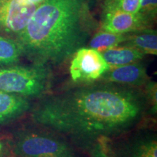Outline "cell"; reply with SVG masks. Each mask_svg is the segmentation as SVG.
<instances>
[{
  "label": "cell",
  "instance_id": "6da1fadb",
  "mask_svg": "<svg viewBox=\"0 0 157 157\" xmlns=\"http://www.w3.org/2000/svg\"><path fill=\"white\" fill-rule=\"evenodd\" d=\"M149 111L142 88L100 80L41 98L31 118L88 151L99 137L113 140L132 131Z\"/></svg>",
  "mask_w": 157,
  "mask_h": 157
},
{
  "label": "cell",
  "instance_id": "7a4b0ae2",
  "mask_svg": "<svg viewBox=\"0 0 157 157\" xmlns=\"http://www.w3.org/2000/svg\"><path fill=\"white\" fill-rule=\"evenodd\" d=\"M97 28L90 0H44L15 39L31 63L52 68L71 59Z\"/></svg>",
  "mask_w": 157,
  "mask_h": 157
},
{
  "label": "cell",
  "instance_id": "3957f363",
  "mask_svg": "<svg viewBox=\"0 0 157 157\" xmlns=\"http://www.w3.org/2000/svg\"><path fill=\"white\" fill-rule=\"evenodd\" d=\"M52 68L18 63L0 67V91L32 98L44 97L52 86Z\"/></svg>",
  "mask_w": 157,
  "mask_h": 157
},
{
  "label": "cell",
  "instance_id": "277c9868",
  "mask_svg": "<svg viewBox=\"0 0 157 157\" xmlns=\"http://www.w3.org/2000/svg\"><path fill=\"white\" fill-rule=\"evenodd\" d=\"M11 147L17 157H76L69 143L42 131L25 129L15 132Z\"/></svg>",
  "mask_w": 157,
  "mask_h": 157
},
{
  "label": "cell",
  "instance_id": "5b68a950",
  "mask_svg": "<svg viewBox=\"0 0 157 157\" xmlns=\"http://www.w3.org/2000/svg\"><path fill=\"white\" fill-rule=\"evenodd\" d=\"M110 68L101 52L84 47L71 59L69 73L73 82L88 84L101 80Z\"/></svg>",
  "mask_w": 157,
  "mask_h": 157
},
{
  "label": "cell",
  "instance_id": "8992f818",
  "mask_svg": "<svg viewBox=\"0 0 157 157\" xmlns=\"http://www.w3.org/2000/svg\"><path fill=\"white\" fill-rule=\"evenodd\" d=\"M114 157H157V136L154 130L140 129L111 140Z\"/></svg>",
  "mask_w": 157,
  "mask_h": 157
},
{
  "label": "cell",
  "instance_id": "52a82bcc",
  "mask_svg": "<svg viewBox=\"0 0 157 157\" xmlns=\"http://www.w3.org/2000/svg\"><path fill=\"white\" fill-rule=\"evenodd\" d=\"M36 7L28 0H0V35L16 38Z\"/></svg>",
  "mask_w": 157,
  "mask_h": 157
},
{
  "label": "cell",
  "instance_id": "ba28073f",
  "mask_svg": "<svg viewBox=\"0 0 157 157\" xmlns=\"http://www.w3.org/2000/svg\"><path fill=\"white\" fill-rule=\"evenodd\" d=\"M154 22V20L139 12L128 13L119 11H103L98 30L126 34L153 29Z\"/></svg>",
  "mask_w": 157,
  "mask_h": 157
},
{
  "label": "cell",
  "instance_id": "9c48e42d",
  "mask_svg": "<svg viewBox=\"0 0 157 157\" xmlns=\"http://www.w3.org/2000/svg\"><path fill=\"white\" fill-rule=\"evenodd\" d=\"M101 80L141 88L148 82L149 77L146 66L139 61L124 66L111 67Z\"/></svg>",
  "mask_w": 157,
  "mask_h": 157
},
{
  "label": "cell",
  "instance_id": "30bf717a",
  "mask_svg": "<svg viewBox=\"0 0 157 157\" xmlns=\"http://www.w3.org/2000/svg\"><path fill=\"white\" fill-rule=\"evenodd\" d=\"M31 109L29 98L0 91V125L17 120Z\"/></svg>",
  "mask_w": 157,
  "mask_h": 157
},
{
  "label": "cell",
  "instance_id": "8fae6325",
  "mask_svg": "<svg viewBox=\"0 0 157 157\" xmlns=\"http://www.w3.org/2000/svg\"><path fill=\"white\" fill-rule=\"evenodd\" d=\"M110 67L124 66L141 61L145 55L132 47L119 45L100 52Z\"/></svg>",
  "mask_w": 157,
  "mask_h": 157
},
{
  "label": "cell",
  "instance_id": "7c38bea8",
  "mask_svg": "<svg viewBox=\"0 0 157 157\" xmlns=\"http://www.w3.org/2000/svg\"><path fill=\"white\" fill-rule=\"evenodd\" d=\"M120 45L134 48L142 53L156 56L157 33L154 29H148L126 34L125 40Z\"/></svg>",
  "mask_w": 157,
  "mask_h": 157
},
{
  "label": "cell",
  "instance_id": "4fadbf2b",
  "mask_svg": "<svg viewBox=\"0 0 157 157\" xmlns=\"http://www.w3.org/2000/svg\"><path fill=\"white\" fill-rule=\"evenodd\" d=\"M23 57L22 49L16 39L0 35V67L18 63Z\"/></svg>",
  "mask_w": 157,
  "mask_h": 157
},
{
  "label": "cell",
  "instance_id": "5bb4252c",
  "mask_svg": "<svg viewBox=\"0 0 157 157\" xmlns=\"http://www.w3.org/2000/svg\"><path fill=\"white\" fill-rule=\"evenodd\" d=\"M126 34H115L103 30H98L93 34L88 42V48L98 52L119 46L124 42Z\"/></svg>",
  "mask_w": 157,
  "mask_h": 157
},
{
  "label": "cell",
  "instance_id": "9a60e30c",
  "mask_svg": "<svg viewBox=\"0 0 157 157\" xmlns=\"http://www.w3.org/2000/svg\"><path fill=\"white\" fill-rule=\"evenodd\" d=\"M140 0H103V11L135 13L138 11Z\"/></svg>",
  "mask_w": 157,
  "mask_h": 157
},
{
  "label": "cell",
  "instance_id": "2e32d148",
  "mask_svg": "<svg viewBox=\"0 0 157 157\" xmlns=\"http://www.w3.org/2000/svg\"><path fill=\"white\" fill-rule=\"evenodd\" d=\"M111 140L112 139L108 137H99L88 151L90 157H114L111 148Z\"/></svg>",
  "mask_w": 157,
  "mask_h": 157
},
{
  "label": "cell",
  "instance_id": "e0dca14e",
  "mask_svg": "<svg viewBox=\"0 0 157 157\" xmlns=\"http://www.w3.org/2000/svg\"><path fill=\"white\" fill-rule=\"evenodd\" d=\"M144 91L145 95L146 96L147 101L149 103L150 111L149 114L153 117L156 115L157 112V87L156 83L152 80L149 79L148 82L145 84Z\"/></svg>",
  "mask_w": 157,
  "mask_h": 157
},
{
  "label": "cell",
  "instance_id": "ac0fdd59",
  "mask_svg": "<svg viewBox=\"0 0 157 157\" xmlns=\"http://www.w3.org/2000/svg\"><path fill=\"white\" fill-rule=\"evenodd\" d=\"M139 13L156 20L157 13V0H140Z\"/></svg>",
  "mask_w": 157,
  "mask_h": 157
},
{
  "label": "cell",
  "instance_id": "d6986e66",
  "mask_svg": "<svg viewBox=\"0 0 157 157\" xmlns=\"http://www.w3.org/2000/svg\"><path fill=\"white\" fill-rule=\"evenodd\" d=\"M44 0H28V2L31 5L36 6V7H38V6L40 5L41 3H42Z\"/></svg>",
  "mask_w": 157,
  "mask_h": 157
},
{
  "label": "cell",
  "instance_id": "ffe728a7",
  "mask_svg": "<svg viewBox=\"0 0 157 157\" xmlns=\"http://www.w3.org/2000/svg\"><path fill=\"white\" fill-rule=\"evenodd\" d=\"M3 148H4V145H3V143L2 142L1 140H0V154H1L2 151V150H3Z\"/></svg>",
  "mask_w": 157,
  "mask_h": 157
}]
</instances>
